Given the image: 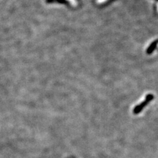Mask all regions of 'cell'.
Listing matches in <instances>:
<instances>
[{
  "label": "cell",
  "instance_id": "obj_4",
  "mask_svg": "<svg viewBox=\"0 0 158 158\" xmlns=\"http://www.w3.org/2000/svg\"><path fill=\"white\" fill-rule=\"evenodd\" d=\"M107 1H108V0H97V3L98 4H102V3H103L105 2H106Z\"/></svg>",
  "mask_w": 158,
  "mask_h": 158
},
{
  "label": "cell",
  "instance_id": "obj_5",
  "mask_svg": "<svg viewBox=\"0 0 158 158\" xmlns=\"http://www.w3.org/2000/svg\"><path fill=\"white\" fill-rule=\"evenodd\" d=\"M157 11H158V3H157Z\"/></svg>",
  "mask_w": 158,
  "mask_h": 158
},
{
  "label": "cell",
  "instance_id": "obj_3",
  "mask_svg": "<svg viewBox=\"0 0 158 158\" xmlns=\"http://www.w3.org/2000/svg\"><path fill=\"white\" fill-rule=\"evenodd\" d=\"M68 1L71 3V4L73 6H76L77 5V0H68Z\"/></svg>",
  "mask_w": 158,
  "mask_h": 158
},
{
  "label": "cell",
  "instance_id": "obj_2",
  "mask_svg": "<svg viewBox=\"0 0 158 158\" xmlns=\"http://www.w3.org/2000/svg\"><path fill=\"white\" fill-rule=\"evenodd\" d=\"M54 2L65 3H66V0H46V3H54Z\"/></svg>",
  "mask_w": 158,
  "mask_h": 158
},
{
  "label": "cell",
  "instance_id": "obj_1",
  "mask_svg": "<svg viewBox=\"0 0 158 158\" xmlns=\"http://www.w3.org/2000/svg\"><path fill=\"white\" fill-rule=\"evenodd\" d=\"M156 45H157V42H154L153 43H152V44H151V46H150V47H149V48H148V49L147 51H146L147 54H150L151 53H152L153 50H154Z\"/></svg>",
  "mask_w": 158,
  "mask_h": 158
}]
</instances>
